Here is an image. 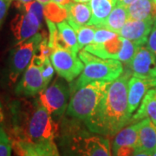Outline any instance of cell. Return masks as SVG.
Here are the masks:
<instances>
[{
  "mask_svg": "<svg viewBox=\"0 0 156 156\" xmlns=\"http://www.w3.org/2000/svg\"><path fill=\"white\" fill-rule=\"evenodd\" d=\"M132 76L131 71L123 72L110 83L95 113L84 122L90 131L107 137H114L131 123L133 115L128 111V85Z\"/></svg>",
  "mask_w": 156,
  "mask_h": 156,
  "instance_id": "6da1fadb",
  "label": "cell"
},
{
  "mask_svg": "<svg viewBox=\"0 0 156 156\" xmlns=\"http://www.w3.org/2000/svg\"><path fill=\"white\" fill-rule=\"evenodd\" d=\"M15 140L30 143L53 141L59 127L39 99L14 101L10 106Z\"/></svg>",
  "mask_w": 156,
  "mask_h": 156,
  "instance_id": "7a4b0ae2",
  "label": "cell"
},
{
  "mask_svg": "<svg viewBox=\"0 0 156 156\" xmlns=\"http://www.w3.org/2000/svg\"><path fill=\"white\" fill-rule=\"evenodd\" d=\"M73 118L59 127L57 147L60 156H112L108 137L90 131Z\"/></svg>",
  "mask_w": 156,
  "mask_h": 156,
  "instance_id": "3957f363",
  "label": "cell"
},
{
  "mask_svg": "<svg viewBox=\"0 0 156 156\" xmlns=\"http://www.w3.org/2000/svg\"><path fill=\"white\" fill-rule=\"evenodd\" d=\"M79 58L84 63V69L76 82L69 87L70 94L94 81L112 83L123 73L122 63L116 59L101 58L91 54L85 49L79 51Z\"/></svg>",
  "mask_w": 156,
  "mask_h": 156,
  "instance_id": "277c9868",
  "label": "cell"
},
{
  "mask_svg": "<svg viewBox=\"0 0 156 156\" xmlns=\"http://www.w3.org/2000/svg\"><path fill=\"white\" fill-rule=\"evenodd\" d=\"M110 82L94 81L71 93L66 114L85 122L95 113L97 106L106 94Z\"/></svg>",
  "mask_w": 156,
  "mask_h": 156,
  "instance_id": "5b68a950",
  "label": "cell"
},
{
  "mask_svg": "<svg viewBox=\"0 0 156 156\" xmlns=\"http://www.w3.org/2000/svg\"><path fill=\"white\" fill-rule=\"evenodd\" d=\"M44 32L37 33L28 40L16 45L11 50L9 59V79L15 83L20 75L28 68L38 49Z\"/></svg>",
  "mask_w": 156,
  "mask_h": 156,
  "instance_id": "8992f818",
  "label": "cell"
},
{
  "mask_svg": "<svg viewBox=\"0 0 156 156\" xmlns=\"http://www.w3.org/2000/svg\"><path fill=\"white\" fill-rule=\"evenodd\" d=\"M63 78H56L39 93L38 99L53 118H61L69 105L70 88L64 83Z\"/></svg>",
  "mask_w": 156,
  "mask_h": 156,
  "instance_id": "52a82bcc",
  "label": "cell"
},
{
  "mask_svg": "<svg viewBox=\"0 0 156 156\" xmlns=\"http://www.w3.org/2000/svg\"><path fill=\"white\" fill-rule=\"evenodd\" d=\"M50 60L58 76L68 83L73 82L84 69V63L76 53L60 47L53 50Z\"/></svg>",
  "mask_w": 156,
  "mask_h": 156,
  "instance_id": "ba28073f",
  "label": "cell"
},
{
  "mask_svg": "<svg viewBox=\"0 0 156 156\" xmlns=\"http://www.w3.org/2000/svg\"><path fill=\"white\" fill-rule=\"evenodd\" d=\"M43 61L33 56L28 68L24 70L22 78L15 87V94L18 96L33 97L45 89L44 81L41 71Z\"/></svg>",
  "mask_w": 156,
  "mask_h": 156,
  "instance_id": "9c48e42d",
  "label": "cell"
},
{
  "mask_svg": "<svg viewBox=\"0 0 156 156\" xmlns=\"http://www.w3.org/2000/svg\"><path fill=\"white\" fill-rule=\"evenodd\" d=\"M133 76L143 79L150 85L156 86V56L147 45L139 46L129 64Z\"/></svg>",
  "mask_w": 156,
  "mask_h": 156,
  "instance_id": "30bf717a",
  "label": "cell"
},
{
  "mask_svg": "<svg viewBox=\"0 0 156 156\" xmlns=\"http://www.w3.org/2000/svg\"><path fill=\"white\" fill-rule=\"evenodd\" d=\"M17 9L20 12L11 20V28L16 43L18 44L39 33L43 22L33 12L25 11L23 8Z\"/></svg>",
  "mask_w": 156,
  "mask_h": 156,
  "instance_id": "8fae6325",
  "label": "cell"
},
{
  "mask_svg": "<svg viewBox=\"0 0 156 156\" xmlns=\"http://www.w3.org/2000/svg\"><path fill=\"white\" fill-rule=\"evenodd\" d=\"M154 22V18H147L145 20L128 19L118 35L132 41L138 47L146 45Z\"/></svg>",
  "mask_w": 156,
  "mask_h": 156,
  "instance_id": "7c38bea8",
  "label": "cell"
},
{
  "mask_svg": "<svg viewBox=\"0 0 156 156\" xmlns=\"http://www.w3.org/2000/svg\"><path fill=\"white\" fill-rule=\"evenodd\" d=\"M12 144L20 156H60L57 145L54 140L37 144L14 140Z\"/></svg>",
  "mask_w": 156,
  "mask_h": 156,
  "instance_id": "4fadbf2b",
  "label": "cell"
},
{
  "mask_svg": "<svg viewBox=\"0 0 156 156\" xmlns=\"http://www.w3.org/2000/svg\"><path fill=\"white\" fill-rule=\"evenodd\" d=\"M123 46V40L121 36H117L102 44H90L84 49L95 56L105 59H119Z\"/></svg>",
  "mask_w": 156,
  "mask_h": 156,
  "instance_id": "5bb4252c",
  "label": "cell"
},
{
  "mask_svg": "<svg viewBox=\"0 0 156 156\" xmlns=\"http://www.w3.org/2000/svg\"><path fill=\"white\" fill-rule=\"evenodd\" d=\"M67 22L76 31L85 25H89L92 12L88 3H71L66 7Z\"/></svg>",
  "mask_w": 156,
  "mask_h": 156,
  "instance_id": "9a60e30c",
  "label": "cell"
},
{
  "mask_svg": "<svg viewBox=\"0 0 156 156\" xmlns=\"http://www.w3.org/2000/svg\"><path fill=\"white\" fill-rule=\"evenodd\" d=\"M150 88V85L143 79L135 76L130 77L128 85V111L131 115L137 109L140 101Z\"/></svg>",
  "mask_w": 156,
  "mask_h": 156,
  "instance_id": "2e32d148",
  "label": "cell"
},
{
  "mask_svg": "<svg viewBox=\"0 0 156 156\" xmlns=\"http://www.w3.org/2000/svg\"><path fill=\"white\" fill-rule=\"evenodd\" d=\"M156 148V125L148 118L140 121L136 149L153 153Z\"/></svg>",
  "mask_w": 156,
  "mask_h": 156,
  "instance_id": "e0dca14e",
  "label": "cell"
},
{
  "mask_svg": "<svg viewBox=\"0 0 156 156\" xmlns=\"http://www.w3.org/2000/svg\"><path fill=\"white\" fill-rule=\"evenodd\" d=\"M140 121L131 123L128 127L123 128L115 136L112 142L111 151L120 147H136L138 142V134Z\"/></svg>",
  "mask_w": 156,
  "mask_h": 156,
  "instance_id": "ac0fdd59",
  "label": "cell"
},
{
  "mask_svg": "<svg viewBox=\"0 0 156 156\" xmlns=\"http://www.w3.org/2000/svg\"><path fill=\"white\" fill-rule=\"evenodd\" d=\"M56 26L58 30V36L56 38V47L70 50L77 54L80 51V49L78 46L77 36L76 30L65 20L57 23Z\"/></svg>",
  "mask_w": 156,
  "mask_h": 156,
  "instance_id": "d6986e66",
  "label": "cell"
},
{
  "mask_svg": "<svg viewBox=\"0 0 156 156\" xmlns=\"http://www.w3.org/2000/svg\"><path fill=\"white\" fill-rule=\"evenodd\" d=\"M118 3V0H90L89 6L92 17L89 25L96 28H101L103 23L107 20L112 10Z\"/></svg>",
  "mask_w": 156,
  "mask_h": 156,
  "instance_id": "ffe728a7",
  "label": "cell"
},
{
  "mask_svg": "<svg viewBox=\"0 0 156 156\" xmlns=\"http://www.w3.org/2000/svg\"><path fill=\"white\" fill-rule=\"evenodd\" d=\"M148 118L156 125V89H150L147 92L141 101L138 111L132 116L131 123Z\"/></svg>",
  "mask_w": 156,
  "mask_h": 156,
  "instance_id": "44dd1931",
  "label": "cell"
},
{
  "mask_svg": "<svg viewBox=\"0 0 156 156\" xmlns=\"http://www.w3.org/2000/svg\"><path fill=\"white\" fill-rule=\"evenodd\" d=\"M128 17L132 20L156 18V4L154 0H136L128 7Z\"/></svg>",
  "mask_w": 156,
  "mask_h": 156,
  "instance_id": "7402d4cb",
  "label": "cell"
},
{
  "mask_svg": "<svg viewBox=\"0 0 156 156\" xmlns=\"http://www.w3.org/2000/svg\"><path fill=\"white\" fill-rule=\"evenodd\" d=\"M128 19V8L117 3L106 21L103 23L101 28H106L118 34Z\"/></svg>",
  "mask_w": 156,
  "mask_h": 156,
  "instance_id": "603a6c76",
  "label": "cell"
},
{
  "mask_svg": "<svg viewBox=\"0 0 156 156\" xmlns=\"http://www.w3.org/2000/svg\"><path fill=\"white\" fill-rule=\"evenodd\" d=\"M44 17L52 22L60 23L67 18V9L50 1L44 5Z\"/></svg>",
  "mask_w": 156,
  "mask_h": 156,
  "instance_id": "cb8c5ba5",
  "label": "cell"
},
{
  "mask_svg": "<svg viewBox=\"0 0 156 156\" xmlns=\"http://www.w3.org/2000/svg\"><path fill=\"white\" fill-rule=\"evenodd\" d=\"M96 29L97 28L94 25H85L78 29L76 31V36H77L78 46H79L80 50H83L86 46L93 43Z\"/></svg>",
  "mask_w": 156,
  "mask_h": 156,
  "instance_id": "d4e9b609",
  "label": "cell"
},
{
  "mask_svg": "<svg viewBox=\"0 0 156 156\" xmlns=\"http://www.w3.org/2000/svg\"><path fill=\"white\" fill-rule=\"evenodd\" d=\"M123 40V46L122 51L120 53L119 56V61H121L122 62H124L126 64L129 65L131 63V62L133 60L134 54L136 52V50L138 48V46L134 44L132 41L128 40L122 37Z\"/></svg>",
  "mask_w": 156,
  "mask_h": 156,
  "instance_id": "484cf974",
  "label": "cell"
},
{
  "mask_svg": "<svg viewBox=\"0 0 156 156\" xmlns=\"http://www.w3.org/2000/svg\"><path fill=\"white\" fill-rule=\"evenodd\" d=\"M119 36L118 34L106 28H97L92 44H102Z\"/></svg>",
  "mask_w": 156,
  "mask_h": 156,
  "instance_id": "4316f807",
  "label": "cell"
},
{
  "mask_svg": "<svg viewBox=\"0 0 156 156\" xmlns=\"http://www.w3.org/2000/svg\"><path fill=\"white\" fill-rule=\"evenodd\" d=\"M50 57L46 58L44 61L41 63V71H42L43 78L44 81L45 88L49 85L51 79L53 78L54 71H55L54 66L51 62V60H50Z\"/></svg>",
  "mask_w": 156,
  "mask_h": 156,
  "instance_id": "83f0119b",
  "label": "cell"
},
{
  "mask_svg": "<svg viewBox=\"0 0 156 156\" xmlns=\"http://www.w3.org/2000/svg\"><path fill=\"white\" fill-rule=\"evenodd\" d=\"M146 45L156 56V18H154V22L153 27H152L151 32L148 36L147 42Z\"/></svg>",
  "mask_w": 156,
  "mask_h": 156,
  "instance_id": "f1b7e54d",
  "label": "cell"
},
{
  "mask_svg": "<svg viewBox=\"0 0 156 156\" xmlns=\"http://www.w3.org/2000/svg\"><path fill=\"white\" fill-rule=\"evenodd\" d=\"M12 145L13 144L10 139L0 141V156H11Z\"/></svg>",
  "mask_w": 156,
  "mask_h": 156,
  "instance_id": "f546056e",
  "label": "cell"
},
{
  "mask_svg": "<svg viewBox=\"0 0 156 156\" xmlns=\"http://www.w3.org/2000/svg\"><path fill=\"white\" fill-rule=\"evenodd\" d=\"M13 0H0V26L4 22Z\"/></svg>",
  "mask_w": 156,
  "mask_h": 156,
  "instance_id": "4dcf8cb0",
  "label": "cell"
},
{
  "mask_svg": "<svg viewBox=\"0 0 156 156\" xmlns=\"http://www.w3.org/2000/svg\"><path fill=\"white\" fill-rule=\"evenodd\" d=\"M71 1L72 0H51V2H54V3H56L62 7H64V8H66L69 4H71L72 3Z\"/></svg>",
  "mask_w": 156,
  "mask_h": 156,
  "instance_id": "1f68e13d",
  "label": "cell"
},
{
  "mask_svg": "<svg viewBox=\"0 0 156 156\" xmlns=\"http://www.w3.org/2000/svg\"><path fill=\"white\" fill-rule=\"evenodd\" d=\"M7 139H10L9 136H8V134H6L5 129L0 126V141H3V140Z\"/></svg>",
  "mask_w": 156,
  "mask_h": 156,
  "instance_id": "d6a6232c",
  "label": "cell"
},
{
  "mask_svg": "<svg viewBox=\"0 0 156 156\" xmlns=\"http://www.w3.org/2000/svg\"><path fill=\"white\" fill-rule=\"evenodd\" d=\"M134 1H136V0H118V4L128 8V6L134 3Z\"/></svg>",
  "mask_w": 156,
  "mask_h": 156,
  "instance_id": "836d02e7",
  "label": "cell"
},
{
  "mask_svg": "<svg viewBox=\"0 0 156 156\" xmlns=\"http://www.w3.org/2000/svg\"><path fill=\"white\" fill-rule=\"evenodd\" d=\"M133 156H152V154H151V153H148V152L138 151V152H136Z\"/></svg>",
  "mask_w": 156,
  "mask_h": 156,
  "instance_id": "e575fe53",
  "label": "cell"
},
{
  "mask_svg": "<svg viewBox=\"0 0 156 156\" xmlns=\"http://www.w3.org/2000/svg\"><path fill=\"white\" fill-rule=\"evenodd\" d=\"M5 120V114H4V108H3V105L0 101V122H3Z\"/></svg>",
  "mask_w": 156,
  "mask_h": 156,
  "instance_id": "d590c367",
  "label": "cell"
},
{
  "mask_svg": "<svg viewBox=\"0 0 156 156\" xmlns=\"http://www.w3.org/2000/svg\"><path fill=\"white\" fill-rule=\"evenodd\" d=\"M31 1H33V0H16V2L17 3H20V4H26V3H29V2H31Z\"/></svg>",
  "mask_w": 156,
  "mask_h": 156,
  "instance_id": "8d00e7d4",
  "label": "cell"
},
{
  "mask_svg": "<svg viewBox=\"0 0 156 156\" xmlns=\"http://www.w3.org/2000/svg\"><path fill=\"white\" fill-rule=\"evenodd\" d=\"M37 1H38L39 3H41L42 5H47L48 3H50L51 0H37Z\"/></svg>",
  "mask_w": 156,
  "mask_h": 156,
  "instance_id": "74e56055",
  "label": "cell"
},
{
  "mask_svg": "<svg viewBox=\"0 0 156 156\" xmlns=\"http://www.w3.org/2000/svg\"><path fill=\"white\" fill-rule=\"evenodd\" d=\"M75 3H89L90 0H72Z\"/></svg>",
  "mask_w": 156,
  "mask_h": 156,
  "instance_id": "f35d334b",
  "label": "cell"
},
{
  "mask_svg": "<svg viewBox=\"0 0 156 156\" xmlns=\"http://www.w3.org/2000/svg\"><path fill=\"white\" fill-rule=\"evenodd\" d=\"M152 156H156V148H155V150L152 153Z\"/></svg>",
  "mask_w": 156,
  "mask_h": 156,
  "instance_id": "ab89813d",
  "label": "cell"
},
{
  "mask_svg": "<svg viewBox=\"0 0 156 156\" xmlns=\"http://www.w3.org/2000/svg\"><path fill=\"white\" fill-rule=\"evenodd\" d=\"M154 3H155V4H156V0H154Z\"/></svg>",
  "mask_w": 156,
  "mask_h": 156,
  "instance_id": "60d3db41",
  "label": "cell"
}]
</instances>
